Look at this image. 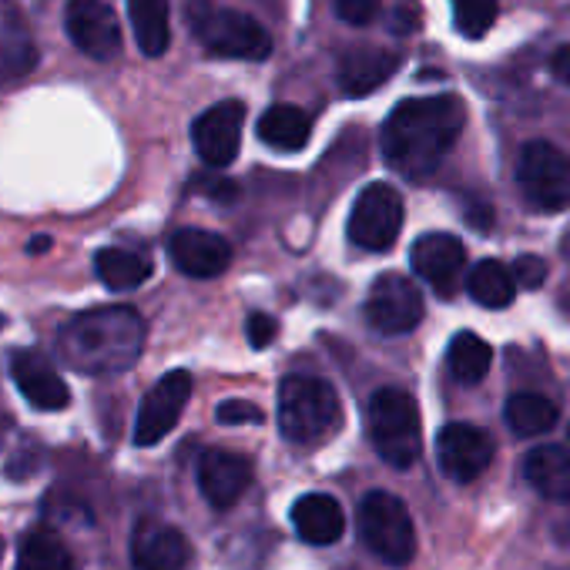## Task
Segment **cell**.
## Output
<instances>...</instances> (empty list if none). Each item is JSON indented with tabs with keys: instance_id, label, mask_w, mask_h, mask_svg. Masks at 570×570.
I'll list each match as a JSON object with an SVG mask.
<instances>
[{
	"instance_id": "cell-1",
	"label": "cell",
	"mask_w": 570,
	"mask_h": 570,
	"mask_svg": "<svg viewBox=\"0 0 570 570\" xmlns=\"http://www.w3.org/2000/svg\"><path fill=\"white\" fill-rule=\"evenodd\" d=\"M466 121V108L456 95H433V98H410L400 101L383 131V158L403 178H426L433 175L443 158L453 151Z\"/></svg>"
},
{
	"instance_id": "cell-2",
	"label": "cell",
	"mask_w": 570,
	"mask_h": 570,
	"mask_svg": "<svg viewBox=\"0 0 570 570\" xmlns=\"http://www.w3.org/2000/svg\"><path fill=\"white\" fill-rule=\"evenodd\" d=\"M145 350V320L131 306H101L71 316L58 333L61 360L85 376L125 373Z\"/></svg>"
},
{
	"instance_id": "cell-3",
	"label": "cell",
	"mask_w": 570,
	"mask_h": 570,
	"mask_svg": "<svg viewBox=\"0 0 570 570\" xmlns=\"http://www.w3.org/2000/svg\"><path fill=\"white\" fill-rule=\"evenodd\" d=\"M278 433L296 443L313 446L333 436L343 423V406L336 390L316 376H285L278 386Z\"/></svg>"
},
{
	"instance_id": "cell-4",
	"label": "cell",
	"mask_w": 570,
	"mask_h": 570,
	"mask_svg": "<svg viewBox=\"0 0 570 570\" xmlns=\"http://www.w3.org/2000/svg\"><path fill=\"white\" fill-rule=\"evenodd\" d=\"M188 24L195 41L215 58L265 61L272 55V38L258 21L242 11L215 8L212 0H188Z\"/></svg>"
},
{
	"instance_id": "cell-5",
	"label": "cell",
	"mask_w": 570,
	"mask_h": 570,
	"mask_svg": "<svg viewBox=\"0 0 570 570\" xmlns=\"http://www.w3.org/2000/svg\"><path fill=\"white\" fill-rule=\"evenodd\" d=\"M370 436L393 470H410L423 450V423L416 400L403 390H380L370 400Z\"/></svg>"
},
{
	"instance_id": "cell-6",
	"label": "cell",
	"mask_w": 570,
	"mask_h": 570,
	"mask_svg": "<svg viewBox=\"0 0 570 570\" xmlns=\"http://www.w3.org/2000/svg\"><path fill=\"white\" fill-rule=\"evenodd\" d=\"M363 543L390 567H406L416 557V527L406 503L396 493L373 490L356 510Z\"/></svg>"
},
{
	"instance_id": "cell-7",
	"label": "cell",
	"mask_w": 570,
	"mask_h": 570,
	"mask_svg": "<svg viewBox=\"0 0 570 570\" xmlns=\"http://www.w3.org/2000/svg\"><path fill=\"white\" fill-rule=\"evenodd\" d=\"M517 185L530 208L563 212L570 205V158L550 141H530L517 165Z\"/></svg>"
},
{
	"instance_id": "cell-8",
	"label": "cell",
	"mask_w": 570,
	"mask_h": 570,
	"mask_svg": "<svg viewBox=\"0 0 570 570\" xmlns=\"http://www.w3.org/2000/svg\"><path fill=\"white\" fill-rule=\"evenodd\" d=\"M403 232V198L393 185L373 181L350 212V242L366 252H390Z\"/></svg>"
},
{
	"instance_id": "cell-9",
	"label": "cell",
	"mask_w": 570,
	"mask_h": 570,
	"mask_svg": "<svg viewBox=\"0 0 570 570\" xmlns=\"http://www.w3.org/2000/svg\"><path fill=\"white\" fill-rule=\"evenodd\" d=\"M366 320L383 336H406L423 320V296L400 272L380 275L366 299Z\"/></svg>"
},
{
	"instance_id": "cell-10",
	"label": "cell",
	"mask_w": 570,
	"mask_h": 570,
	"mask_svg": "<svg viewBox=\"0 0 570 570\" xmlns=\"http://www.w3.org/2000/svg\"><path fill=\"white\" fill-rule=\"evenodd\" d=\"M191 373L175 370L165 373L141 400L138 420H135V446H155L161 443L181 420L188 400H191Z\"/></svg>"
},
{
	"instance_id": "cell-11",
	"label": "cell",
	"mask_w": 570,
	"mask_h": 570,
	"mask_svg": "<svg viewBox=\"0 0 570 570\" xmlns=\"http://www.w3.org/2000/svg\"><path fill=\"white\" fill-rule=\"evenodd\" d=\"M65 31L71 45L95 61H115L121 55V24L105 0H71L65 11Z\"/></svg>"
},
{
	"instance_id": "cell-12",
	"label": "cell",
	"mask_w": 570,
	"mask_h": 570,
	"mask_svg": "<svg viewBox=\"0 0 570 570\" xmlns=\"http://www.w3.org/2000/svg\"><path fill=\"white\" fill-rule=\"evenodd\" d=\"M436 463L453 483H473L493 463V440L473 423H446L436 433Z\"/></svg>"
},
{
	"instance_id": "cell-13",
	"label": "cell",
	"mask_w": 570,
	"mask_h": 570,
	"mask_svg": "<svg viewBox=\"0 0 570 570\" xmlns=\"http://www.w3.org/2000/svg\"><path fill=\"white\" fill-rule=\"evenodd\" d=\"M242 121H245V105L242 101H218L208 111H202L191 125V141L198 158L218 171L238 158L242 148Z\"/></svg>"
},
{
	"instance_id": "cell-14",
	"label": "cell",
	"mask_w": 570,
	"mask_h": 570,
	"mask_svg": "<svg viewBox=\"0 0 570 570\" xmlns=\"http://www.w3.org/2000/svg\"><path fill=\"white\" fill-rule=\"evenodd\" d=\"M410 265L440 296H453L460 285V275H463V265H466V248L456 235H446V232L420 235L413 242Z\"/></svg>"
},
{
	"instance_id": "cell-15",
	"label": "cell",
	"mask_w": 570,
	"mask_h": 570,
	"mask_svg": "<svg viewBox=\"0 0 570 570\" xmlns=\"http://www.w3.org/2000/svg\"><path fill=\"white\" fill-rule=\"evenodd\" d=\"M168 255L175 268L191 278H215L232 265V245L205 228H178L168 242Z\"/></svg>"
},
{
	"instance_id": "cell-16",
	"label": "cell",
	"mask_w": 570,
	"mask_h": 570,
	"mask_svg": "<svg viewBox=\"0 0 570 570\" xmlns=\"http://www.w3.org/2000/svg\"><path fill=\"white\" fill-rule=\"evenodd\" d=\"M11 376L21 390V396L45 413H58L71 403L68 383L58 376V370L35 350H21L11 356Z\"/></svg>"
},
{
	"instance_id": "cell-17",
	"label": "cell",
	"mask_w": 570,
	"mask_h": 570,
	"mask_svg": "<svg viewBox=\"0 0 570 570\" xmlns=\"http://www.w3.org/2000/svg\"><path fill=\"white\" fill-rule=\"evenodd\" d=\"M191 560V543L181 530L155 520H141L131 533L135 570H185Z\"/></svg>"
},
{
	"instance_id": "cell-18",
	"label": "cell",
	"mask_w": 570,
	"mask_h": 570,
	"mask_svg": "<svg viewBox=\"0 0 570 570\" xmlns=\"http://www.w3.org/2000/svg\"><path fill=\"white\" fill-rule=\"evenodd\" d=\"M252 487V463L228 450H205L198 460V490L202 497L225 510Z\"/></svg>"
},
{
	"instance_id": "cell-19",
	"label": "cell",
	"mask_w": 570,
	"mask_h": 570,
	"mask_svg": "<svg viewBox=\"0 0 570 570\" xmlns=\"http://www.w3.org/2000/svg\"><path fill=\"white\" fill-rule=\"evenodd\" d=\"M400 71V55L383 48H353L340 61V88L346 98H366Z\"/></svg>"
},
{
	"instance_id": "cell-20",
	"label": "cell",
	"mask_w": 570,
	"mask_h": 570,
	"mask_svg": "<svg viewBox=\"0 0 570 570\" xmlns=\"http://www.w3.org/2000/svg\"><path fill=\"white\" fill-rule=\"evenodd\" d=\"M293 527L299 540L313 547H330L346 533V510L330 493H306L293 503Z\"/></svg>"
},
{
	"instance_id": "cell-21",
	"label": "cell",
	"mask_w": 570,
	"mask_h": 570,
	"mask_svg": "<svg viewBox=\"0 0 570 570\" xmlns=\"http://www.w3.org/2000/svg\"><path fill=\"white\" fill-rule=\"evenodd\" d=\"M527 483L550 503H570V456L560 446H533L523 456Z\"/></svg>"
},
{
	"instance_id": "cell-22",
	"label": "cell",
	"mask_w": 570,
	"mask_h": 570,
	"mask_svg": "<svg viewBox=\"0 0 570 570\" xmlns=\"http://www.w3.org/2000/svg\"><path fill=\"white\" fill-rule=\"evenodd\" d=\"M313 135V118L296 108V105H272L262 118H258V138L265 148L293 155L303 151L309 145Z\"/></svg>"
},
{
	"instance_id": "cell-23",
	"label": "cell",
	"mask_w": 570,
	"mask_h": 570,
	"mask_svg": "<svg viewBox=\"0 0 570 570\" xmlns=\"http://www.w3.org/2000/svg\"><path fill=\"white\" fill-rule=\"evenodd\" d=\"M135 41L145 58H161L171 45V0H128Z\"/></svg>"
},
{
	"instance_id": "cell-24",
	"label": "cell",
	"mask_w": 570,
	"mask_h": 570,
	"mask_svg": "<svg viewBox=\"0 0 570 570\" xmlns=\"http://www.w3.org/2000/svg\"><path fill=\"white\" fill-rule=\"evenodd\" d=\"M95 272L98 278L108 285L111 293H131L141 282L151 278L155 265L148 255L141 252H128V248H101L95 255Z\"/></svg>"
},
{
	"instance_id": "cell-25",
	"label": "cell",
	"mask_w": 570,
	"mask_h": 570,
	"mask_svg": "<svg viewBox=\"0 0 570 570\" xmlns=\"http://www.w3.org/2000/svg\"><path fill=\"white\" fill-rule=\"evenodd\" d=\"M513 289H517L513 272L497 258L476 262L466 275V293L483 309H507L513 303Z\"/></svg>"
},
{
	"instance_id": "cell-26",
	"label": "cell",
	"mask_w": 570,
	"mask_h": 570,
	"mask_svg": "<svg viewBox=\"0 0 570 570\" xmlns=\"http://www.w3.org/2000/svg\"><path fill=\"white\" fill-rule=\"evenodd\" d=\"M18 570H75L71 547L51 527H35L18 550Z\"/></svg>"
},
{
	"instance_id": "cell-27",
	"label": "cell",
	"mask_w": 570,
	"mask_h": 570,
	"mask_svg": "<svg viewBox=\"0 0 570 570\" xmlns=\"http://www.w3.org/2000/svg\"><path fill=\"white\" fill-rule=\"evenodd\" d=\"M493 363V350L476 336V333H456L450 340V350H446V366L453 373L456 383L463 386H476L487 370Z\"/></svg>"
},
{
	"instance_id": "cell-28",
	"label": "cell",
	"mask_w": 570,
	"mask_h": 570,
	"mask_svg": "<svg viewBox=\"0 0 570 570\" xmlns=\"http://www.w3.org/2000/svg\"><path fill=\"white\" fill-rule=\"evenodd\" d=\"M503 416L517 436H540L557 426V406L540 393H513Z\"/></svg>"
},
{
	"instance_id": "cell-29",
	"label": "cell",
	"mask_w": 570,
	"mask_h": 570,
	"mask_svg": "<svg viewBox=\"0 0 570 570\" xmlns=\"http://www.w3.org/2000/svg\"><path fill=\"white\" fill-rule=\"evenodd\" d=\"M35 65H38V48H35L31 35L24 31V24L18 18H11L4 28H0V85L31 75Z\"/></svg>"
},
{
	"instance_id": "cell-30",
	"label": "cell",
	"mask_w": 570,
	"mask_h": 570,
	"mask_svg": "<svg viewBox=\"0 0 570 570\" xmlns=\"http://www.w3.org/2000/svg\"><path fill=\"white\" fill-rule=\"evenodd\" d=\"M450 4L456 31L470 41L483 38L497 21V0H450Z\"/></svg>"
},
{
	"instance_id": "cell-31",
	"label": "cell",
	"mask_w": 570,
	"mask_h": 570,
	"mask_svg": "<svg viewBox=\"0 0 570 570\" xmlns=\"http://www.w3.org/2000/svg\"><path fill=\"white\" fill-rule=\"evenodd\" d=\"M215 420L222 426H242V423L258 426V423H265V413L255 403H248V400H225V403L215 406Z\"/></svg>"
},
{
	"instance_id": "cell-32",
	"label": "cell",
	"mask_w": 570,
	"mask_h": 570,
	"mask_svg": "<svg viewBox=\"0 0 570 570\" xmlns=\"http://www.w3.org/2000/svg\"><path fill=\"white\" fill-rule=\"evenodd\" d=\"M510 272H513V278H517L520 289H540L543 278H547V265H543V258H537V255H520V258L513 262Z\"/></svg>"
},
{
	"instance_id": "cell-33",
	"label": "cell",
	"mask_w": 570,
	"mask_h": 570,
	"mask_svg": "<svg viewBox=\"0 0 570 570\" xmlns=\"http://www.w3.org/2000/svg\"><path fill=\"white\" fill-rule=\"evenodd\" d=\"M333 4H336V14L356 28L370 24L380 14V0H333Z\"/></svg>"
},
{
	"instance_id": "cell-34",
	"label": "cell",
	"mask_w": 570,
	"mask_h": 570,
	"mask_svg": "<svg viewBox=\"0 0 570 570\" xmlns=\"http://www.w3.org/2000/svg\"><path fill=\"white\" fill-rule=\"evenodd\" d=\"M245 336H248L252 350H265L278 336V323L272 316H265V313H252L245 320Z\"/></svg>"
},
{
	"instance_id": "cell-35",
	"label": "cell",
	"mask_w": 570,
	"mask_h": 570,
	"mask_svg": "<svg viewBox=\"0 0 570 570\" xmlns=\"http://www.w3.org/2000/svg\"><path fill=\"white\" fill-rule=\"evenodd\" d=\"M191 188H198L205 198H212V202H218V205H228V202H235V181H228V178H218V175H198L195 181H191Z\"/></svg>"
},
{
	"instance_id": "cell-36",
	"label": "cell",
	"mask_w": 570,
	"mask_h": 570,
	"mask_svg": "<svg viewBox=\"0 0 570 570\" xmlns=\"http://www.w3.org/2000/svg\"><path fill=\"white\" fill-rule=\"evenodd\" d=\"M550 75H553L560 85H567V88H570V45L553 51V58H550Z\"/></svg>"
},
{
	"instance_id": "cell-37",
	"label": "cell",
	"mask_w": 570,
	"mask_h": 570,
	"mask_svg": "<svg viewBox=\"0 0 570 570\" xmlns=\"http://www.w3.org/2000/svg\"><path fill=\"white\" fill-rule=\"evenodd\" d=\"M48 245H51V238H35L31 242V252H48Z\"/></svg>"
},
{
	"instance_id": "cell-38",
	"label": "cell",
	"mask_w": 570,
	"mask_h": 570,
	"mask_svg": "<svg viewBox=\"0 0 570 570\" xmlns=\"http://www.w3.org/2000/svg\"><path fill=\"white\" fill-rule=\"evenodd\" d=\"M0 557H4V537H0Z\"/></svg>"
},
{
	"instance_id": "cell-39",
	"label": "cell",
	"mask_w": 570,
	"mask_h": 570,
	"mask_svg": "<svg viewBox=\"0 0 570 570\" xmlns=\"http://www.w3.org/2000/svg\"><path fill=\"white\" fill-rule=\"evenodd\" d=\"M0 330H4V316H0Z\"/></svg>"
}]
</instances>
